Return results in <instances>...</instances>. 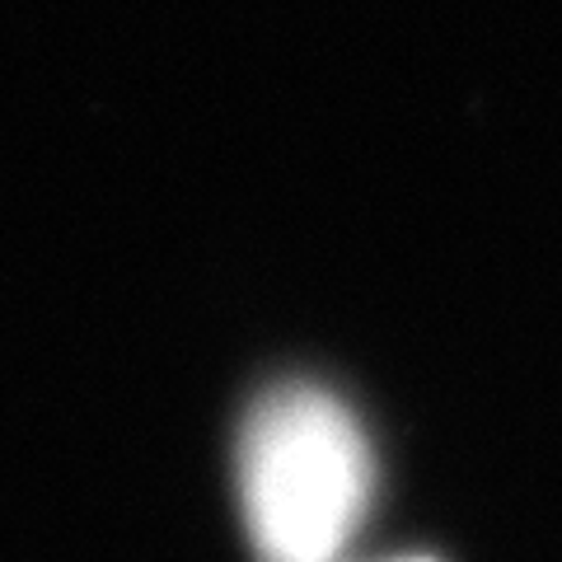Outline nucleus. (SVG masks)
<instances>
[{
    "mask_svg": "<svg viewBox=\"0 0 562 562\" xmlns=\"http://www.w3.org/2000/svg\"><path fill=\"white\" fill-rule=\"evenodd\" d=\"M239 506L262 562H338L371 506V446L314 384H281L244 422Z\"/></svg>",
    "mask_w": 562,
    "mask_h": 562,
    "instance_id": "1",
    "label": "nucleus"
},
{
    "mask_svg": "<svg viewBox=\"0 0 562 562\" xmlns=\"http://www.w3.org/2000/svg\"><path fill=\"white\" fill-rule=\"evenodd\" d=\"M398 562H427V558H398Z\"/></svg>",
    "mask_w": 562,
    "mask_h": 562,
    "instance_id": "2",
    "label": "nucleus"
}]
</instances>
